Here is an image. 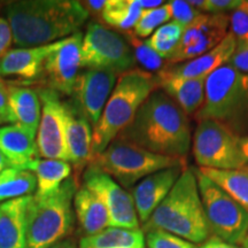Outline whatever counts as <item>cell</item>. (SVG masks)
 I'll return each instance as SVG.
<instances>
[{
  "instance_id": "obj_1",
  "label": "cell",
  "mask_w": 248,
  "mask_h": 248,
  "mask_svg": "<svg viewBox=\"0 0 248 248\" xmlns=\"http://www.w3.org/2000/svg\"><path fill=\"white\" fill-rule=\"evenodd\" d=\"M117 138L154 154L183 159L192 145L190 119L167 93L154 91Z\"/></svg>"
},
{
  "instance_id": "obj_2",
  "label": "cell",
  "mask_w": 248,
  "mask_h": 248,
  "mask_svg": "<svg viewBox=\"0 0 248 248\" xmlns=\"http://www.w3.org/2000/svg\"><path fill=\"white\" fill-rule=\"evenodd\" d=\"M5 7L13 43L20 47L47 45L74 35L90 15L75 0H21Z\"/></svg>"
},
{
  "instance_id": "obj_3",
  "label": "cell",
  "mask_w": 248,
  "mask_h": 248,
  "mask_svg": "<svg viewBox=\"0 0 248 248\" xmlns=\"http://www.w3.org/2000/svg\"><path fill=\"white\" fill-rule=\"evenodd\" d=\"M168 231L197 245L212 234L204 214L194 169H184L166 199L154 210L142 231Z\"/></svg>"
},
{
  "instance_id": "obj_4",
  "label": "cell",
  "mask_w": 248,
  "mask_h": 248,
  "mask_svg": "<svg viewBox=\"0 0 248 248\" xmlns=\"http://www.w3.org/2000/svg\"><path fill=\"white\" fill-rule=\"evenodd\" d=\"M155 75L144 69L121 74L97 125L92 129L93 156L106 148L130 123L142 104L156 91Z\"/></svg>"
},
{
  "instance_id": "obj_5",
  "label": "cell",
  "mask_w": 248,
  "mask_h": 248,
  "mask_svg": "<svg viewBox=\"0 0 248 248\" xmlns=\"http://www.w3.org/2000/svg\"><path fill=\"white\" fill-rule=\"evenodd\" d=\"M198 122L212 120L239 138L248 137V74L224 64L206 78L202 107Z\"/></svg>"
},
{
  "instance_id": "obj_6",
  "label": "cell",
  "mask_w": 248,
  "mask_h": 248,
  "mask_svg": "<svg viewBox=\"0 0 248 248\" xmlns=\"http://www.w3.org/2000/svg\"><path fill=\"white\" fill-rule=\"evenodd\" d=\"M79 186L74 175L47 199L35 200L32 197L28 212L26 248H49L70 237L76 219L73 201Z\"/></svg>"
},
{
  "instance_id": "obj_7",
  "label": "cell",
  "mask_w": 248,
  "mask_h": 248,
  "mask_svg": "<svg viewBox=\"0 0 248 248\" xmlns=\"http://www.w3.org/2000/svg\"><path fill=\"white\" fill-rule=\"evenodd\" d=\"M89 166L105 172L123 188H130L152 173L183 166V159L154 154L116 138L101 153L94 155Z\"/></svg>"
},
{
  "instance_id": "obj_8",
  "label": "cell",
  "mask_w": 248,
  "mask_h": 248,
  "mask_svg": "<svg viewBox=\"0 0 248 248\" xmlns=\"http://www.w3.org/2000/svg\"><path fill=\"white\" fill-rule=\"evenodd\" d=\"M193 169L210 232L226 243L241 245L248 232V213L199 169Z\"/></svg>"
},
{
  "instance_id": "obj_9",
  "label": "cell",
  "mask_w": 248,
  "mask_h": 248,
  "mask_svg": "<svg viewBox=\"0 0 248 248\" xmlns=\"http://www.w3.org/2000/svg\"><path fill=\"white\" fill-rule=\"evenodd\" d=\"M192 151L199 168L233 170L248 164L240 138L212 120L198 122L192 136Z\"/></svg>"
},
{
  "instance_id": "obj_10",
  "label": "cell",
  "mask_w": 248,
  "mask_h": 248,
  "mask_svg": "<svg viewBox=\"0 0 248 248\" xmlns=\"http://www.w3.org/2000/svg\"><path fill=\"white\" fill-rule=\"evenodd\" d=\"M136 59L129 42L104 24L90 22L83 35L82 68L113 71L116 75L131 70Z\"/></svg>"
},
{
  "instance_id": "obj_11",
  "label": "cell",
  "mask_w": 248,
  "mask_h": 248,
  "mask_svg": "<svg viewBox=\"0 0 248 248\" xmlns=\"http://www.w3.org/2000/svg\"><path fill=\"white\" fill-rule=\"evenodd\" d=\"M42 115L36 145L43 159L69 162L67 146V111L60 94L46 86L38 89Z\"/></svg>"
},
{
  "instance_id": "obj_12",
  "label": "cell",
  "mask_w": 248,
  "mask_h": 248,
  "mask_svg": "<svg viewBox=\"0 0 248 248\" xmlns=\"http://www.w3.org/2000/svg\"><path fill=\"white\" fill-rule=\"evenodd\" d=\"M82 43L80 31L51 43L42 74L46 88L54 90L60 95H73L82 68Z\"/></svg>"
},
{
  "instance_id": "obj_13",
  "label": "cell",
  "mask_w": 248,
  "mask_h": 248,
  "mask_svg": "<svg viewBox=\"0 0 248 248\" xmlns=\"http://www.w3.org/2000/svg\"><path fill=\"white\" fill-rule=\"evenodd\" d=\"M82 179L83 185L105 204L111 228L139 229V218L131 193L93 166L86 167Z\"/></svg>"
},
{
  "instance_id": "obj_14",
  "label": "cell",
  "mask_w": 248,
  "mask_h": 248,
  "mask_svg": "<svg viewBox=\"0 0 248 248\" xmlns=\"http://www.w3.org/2000/svg\"><path fill=\"white\" fill-rule=\"evenodd\" d=\"M229 28V14H200L184 29L177 48L168 60V63H182L207 53L228 36Z\"/></svg>"
},
{
  "instance_id": "obj_15",
  "label": "cell",
  "mask_w": 248,
  "mask_h": 248,
  "mask_svg": "<svg viewBox=\"0 0 248 248\" xmlns=\"http://www.w3.org/2000/svg\"><path fill=\"white\" fill-rule=\"evenodd\" d=\"M117 76L113 71L84 69L77 77L74 88V100L91 123L92 129L97 125L109 99Z\"/></svg>"
},
{
  "instance_id": "obj_16",
  "label": "cell",
  "mask_w": 248,
  "mask_h": 248,
  "mask_svg": "<svg viewBox=\"0 0 248 248\" xmlns=\"http://www.w3.org/2000/svg\"><path fill=\"white\" fill-rule=\"evenodd\" d=\"M183 170H184L183 166L160 170L147 176L133 187V202L139 221L142 224L150 219L154 210L166 199L173 185L178 181Z\"/></svg>"
},
{
  "instance_id": "obj_17",
  "label": "cell",
  "mask_w": 248,
  "mask_h": 248,
  "mask_svg": "<svg viewBox=\"0 0 248 248\" xmlns=\"http://www.w3.org/2000/svg\"><path fill=\"white\" fill-rule=\"evenodd\" d=\"M67 111V146L69 162L78 179L93 157L92 125L75 100L64 101Z\"/></svg>"
},
{
  "instance_id": "obj_18",
  "label": "cell",
  "mask_w": 248,
  "mask_h": 248,
  "mask_svg": "<svg viewBox=\"0 0 248 248\" xmlns=\"http://www.w3.org/2000/svg\"><path fill=\"white\" fill-rule=\"evenodd\" d=\"M234 37L230 32L216 47L192 60L177 64H166L163 69L156 73L161 77H177V78H207L210 74L228 64L234 53Z\"/></svg>"
},
{
  "instance_id": "obj_19",
  "label": "cell",
  "mask_w": 248,
  "mask_h": 248,
  "mask_svg": "<svg viewBox=\"0 0 248 248\" xmlns=\"http://www.w3.org/2000/svg\"><path fill=\"white\" fill-rule=\"evenodd\" d=\"M33 195L0 204V248H26L28 212Z\"/></svg>"
},
{
  "instance_id": "obj_20",
  "label": "cell",
  "mask_w": 248,
  "mask_h": 248,
  "mask_svg": "<svg viewBox=\"0 0 248 248\" xmlns=\"http://www.w3.org/2000/svg\"><path fill=\"white\" fill-rule=\"evenodd\" d=\"M49 48L51 44L9 49L0 60V77H17L22 80L39 78Z\"/></svg>"
},
{
  "instance_id": "obj_21",
  "label": "cell",
  "mask_w": 248,
  "mask_h": 248,
  "mask_svg": "<svg viewBox=\"0 0 248 248\" xmlns=\"http://www.w3.org/2000/svg\"><path fill=\"white\" fill-rule=\"evenodd\" d=\"M75 218L79 232L92 237L109 228V215L102 201L84 185H80L73 201Z\"/></svg>"
},
{
  "instance_id": "obj_22",
  "label": "cell",
  "mask_w": 248,
  "mask_h": 248,
  "mask_svg": "<svg viewBox=\"0 0 248 248\" xmlns=\"http://www.w3.org/2000/svg\"><path fill=\"white\" fill-rule=\"evenodd\" d=\"M0 151L13 168L26 169L38 159L36 137L16 124L0 128Z\"/></svg>"
},
{
  "instance_id": "obj_23",
  "label": "cell",
  "mask_w": 248,
  "mask_h": 248,
  "mask_svg": "<svg viewBox=\"0 0 248 248\" xmlns=\"http://www.w3.org/2000/svg\"><path fill=\"white\" fill-rule=\"evenodd\" d=\"M8 100L12 124H16L36 137L42 115L38 90L28 85L9 86Z\"/></svg>"
},
{
  "instance_id": "obj_24",
  "label": "cell",
  "mask_w": 248,
  "mask_h": 248,
  "mask_svg": "<svg viewBox=\"0 0 248 248\" xmlns=\"http://www.w3.org/2000/svg\"><path fill=\"white\" fill-rule=\"evenodd\" d=\"M157 88L162 89L186 115H195L204 101L206 78H177L155 75Z\"/></svg>"
},
{
  "instance_id": "obj_25",
  "label": "cell",
  "mask_w": 248,
  "mask_h": 248,
  "mask_svg": "<svg viewBox=\"0 0 248 248\" xmlns=\"http://www.w3.org/2000/svg\"><path fill=\"white\" fill-rule=\"evenodd\" d=\"M27 170L32 171L36 176L37 187L33 199L44 200L53 195L61 185L71 177L73 168L66 161L38 157L28 166Z\"/></svg>"
},
{
  "instance_id": "obj_26",
  "label": "cell",
  "mask_w": 248,
  "mask_h": 248,
  "mask_svg": "<svg viewBox=\"0 0 248 248\" xmlns=\"http://www.w3.org/2000/svg\"><path fill=\"white\" fill-rule=\"evenodd\" d=\"M198 169L248 213V164L233 170Z\"/></svg>"
},
{
  "instance_id": "obj_27",
  "label": "cell",
  "mask_w": 248,
  "mask_h": 248,
  "mask_svg": "<svg viewBox=\"0 0 248 248\" xmlns=\"http://www.w3.org/2000/svg\"><path fill=\"white\" fill-rule=\"evenodd\" d=\"M86 248H145V233L140 229L109 228L100 233L79 240Z\"/></svg>"
},
{
  "instance_id": "obj_28",
  "label": "cell",
  "mask_w": 248,
  "mask_h": 248,
  "mask_svg": "<svg viewBox=\"0 0 248 248\" xmlns=\"http://www.w3.org/2000/svg\"><path fill=\"white\" fill-rule=\"evenodd\" d=\"M36 176L26 169L9 167L0 173V201H9L35 194Z\"/></svg>"
},
{
  "instance_id": "obj_29",
  "label": "cell",
  "mask_w": 248,
  "mask_h": 248,
  "mask_svg": "<svg viewBox=\"0 0 248 248\" xmlns=\"http://www.w3.org/2000/svg\"><path fill=\"white\" fill-rule=\"evenodd\" d=\"M141 13L138 0H107L101 18L111 28L130 31L138 22Z\"/></svg>"
},
{
  "instance_id": "obj_30",
  "label": "cell",
  "mask_w": 248,
  "mask_h": 248,
  "mask_svg": "<svg viewBox=\"0 0 248 248\" xmlns=\"http://www.w3.org/2000/svg\"><path fill=\"white\" fill-rule=\"evenodd\" d=\"M185 27L176 21L163 24L151 37H148L146 44L153 49L157 55L164 60H169L176 51L182 38Z\"/></svg>"
},
{
  "instance_id": "obj_31",
  "label": "cell",
  "mask_w": 248,
  "mask_h": 248,
  "mask_svg": "<svg viewBox=\"0 0 248 248\" xmlns=\"http://www.w3.org/2000/svg\"><path fill=\"white\" fill-rule=\"evenodd\" d=\"M171 18V12L168 6V2L154 9L142 11L138 22L133 27V33L138 38H146L151 37L161 26Z\"/></svg>"
},
{
  "instance_id": "obj_32",
  "label": "cell",
  "mask_w": 248,
  "mask_h": 248,
  "mask_svg": "<svg viewBox=\"0 0 248 248\" xmlns=\"http://www.w3.org/2000/svg\"><path fill=\"white\" fill-rule=\"evenodd\" d=\"M126 40L131 46L136 61H138L148 73H151V71L159 73L161 69L166 67L164 59L155 53L153 49L146 44V42H142L131 31H129Z\"/></svg>"
},
{
  "instance_id": "obj_33",
  "label": "cell",
  "mask_w": 248,
  "mask_h": 248,
  "mask_svg": "<svg viewBox=\"0 0 248 248\" xmlns=\"http://www.w3.org/2000/svg\"><path fill=\"white\" fill-rule=\"evenodd\" d=\"M145 244L147 248H197V245L183 239L168 231L155 229L145 232Z\"/></svg>"
},
{
  "instance_id": "obj_34",
  "label": "cell",
  "mask_w": 248,
  "mask_h": 248,
  "mask_svg": "<svg viewBox=\"0 0 248 248\" xmlns=\"http://www.w3.org/2000/svg\"><path fill=\"white\" fill-rule=\"evenodd\" d=\"M188 4L204 14L228 15L239 8L241 0H191Z\"/></svg>"
},
{
  "instance_id": "obj_35",
  "label": "cell",
  "mask_w": 248,
  "mask_h": 248,
  "mask_svg": "<svg viewBox=\"0 0 248 248\" xmlns=\"http://www.w3.org/2000/svg\"><path fill=\"white\" fill-rule=\"evenodd\" d=\"M168 6L171 12V18L185 28L193 22L200 14H202L188 4V1H183V0H172L168 2Z\"/></svg>"
},
{
  "instance_id": "obj_36",
  "label": "cell",
  "mask_w": 248,
  "mask_h": 248,
  "mask_svg": "<svg viewBox=\"0 0 248 248\" xmlns=\"http://www.w3.org/2000/svg\"><path fill=\"white\" fill-rule=\"evenodd\" d=\"M231 35L237 44L248 43V14L241 9H235L230 16Z\"/></svg>"
},
{
  "instance_id": "obj_37",
  "label": "cell",
  "mask_w": 248,
  "mask_h": 248,
  "mask_svg": "<svg viewBox=\"0 0 248 248\" xmlns=\"http://www.w3.org/2000/svg\"><path fill=\"white\" fill-rule=\"evenodd\" d=\"M228 64L233 67L240 73L248 74V43L237 44L234 53L232 54Z\"/></svg>"
},
{
  "instance_id": "obj_38",
  "label": "cell",
  "mask_w": 248,
  "mask_h": 248,
  "mask_svg": "<svg viewBox=\"0 0 248 248\" xmlns=\"http://www.w3.org/2000/svg\"><path fill=\"white\" fill-rule=\"evenodd\" d=\"M9 85L0 77V116L5 121V123L12 124V115L9 110Z\"/></svg>"
},
{
  "instance_id": "obj_39",
  "label": "cell",
  "mask_w": 248,
  "mask_h": 248,
  "mask_svg": "<svg viewBox=\"0 0 248 248\" xmlns=\"http://www.w3.org/2000/svg\"><path fill=\"white\" fill-rule=\"evenodd\" d=\"M12 43H13L12 28L6 18L0 17V60L7 53Z\"/></svg>"
},
{
  "instance_id": "obj_40",
  "label": "cell",
  "mask_w": 248,
  "mask_h": 248,
  "mask_svg": "<svg viewBox=\"0 0 248 248\" xmlns=\"http://www.w3.org/2000/svg\"><path fill=\"white\" fill-rule=\"evenodd\" d=\"M197 248H244L238 246V245L226 243V241L219 239V238L215 237V235H212L207 239L204 243L201 244V246Z\"/></svg>"
},
{
  "instance_id": "obj_41",
  "label": "cell",
  "mask_w": 248,
  "mask_h": 248,
  "mask_svg": "<svg viewBox=\"0 0 248 248\" xmlns=\"http://www.w3.org/2000/svg\"><path fill=\"white\" fill-rule=\"evenodd\" d=\"M106 2L107 1H105V0H89V1H83L82 4L89 12V14L92 13L94 15H101L105 6H106Z\"/></svg>"
},
{
  "instance_id": "obj_42",
  "label": "cell",
  "mask_w": 248,
  "mask_h": 248,
  "mask_svg": "<svg viewBox=\"0 0 248 248\" xmlns=\"http://www.w3.org/2000/svg\"><path fill=\"white\" fill-rule=\"evenodd\" d=\"M138 4L140 6L142 11H146V9H154L160 7L166 4L162 0H138Z\"/></svg>"
},
{
  "instance_id": "obj_43",
  "label": "cell",
  "mask_w": 248,
  "mask_h": 248,
  "mask_svg": "<svg viewBox=\"0 0 248 248\" xmlns=\"http://www.w3.org/2000/svg\"><path fill=\"white\" fill-rule=\"evenodd\" d=\"M49 248H78V246H77L75 238H74L73 235H70V237L59 241V243L53 245V246Z\"/></svg>"
},
{
  "instance_id": "obj_44",
  "label": "cell",
  "mask_w": 248,
  "mask_h": 248,
  "mask_svg": "<svg viewBox=\"0 0 248 248\" xmlns=\"http://www.w3.org/2000/svg\"><path fill=\"white\" fill-rule=\"evenodd\" d=\"M240 147H241V151H243L245 159H246L248 163V137L240 138Z\"/></svg>"
},
{
  "instance_id": "obj_45",
  "label": "cell",
  "mask_w": 248,
  "mask_h": 248,
  "mask_svg": "<svg viewBox=\"0 0 248 248\" xmlns=\"http://www.w3.org/2000/svg\"><path fill=\"white\" fill-rule=\"evenodd\" d=\"M9 167H11V164H9L8 160L6 159L5 155L1 153V151H0V173L4 171V170L9 168Z\"/></svg>"
},
{
  "instance_id": "obj_46",
  "label": "cell",
  "mask_w": 248,
  "mask_h": 248,
  "mask_svg": "<svg viewBox=\"0 0 248 248\" xmlns=\"http://www.w3.org/2000/svg\"><path fill=\"white\" fill-rule=\"evenodd\" d=\"M239 9H241V11L246 12V13L248 14V0H241V4L239 6Z\"/></svg>"
},
{
  "instance_id": "obj_47",
  "label": "cell",
  "mask_w": 248,
  "mask_h": 248,
  "mask_svg": "<svg viewBox=\"0 0 248 248\" xmlns=\"http://www.w3.org/2000/svg\"><path fill=\"white\" fill-rule=\"evenodd\" d=\"M241 245H243L244 248H248V232H247L246 237L244 238V240H243V243H241Z\"/></svg>"
},
{
  "instance_id": "obj_48",
  "label": "cell",
  "mask_w": 248,
  "mask_h": 248,
  "mask_svg": "<svg viewBox=\"0 0 248 248\" xmlns=\"http://www.w3.org/2000/svg\"><path fill=\"white\" fill-rule=\"evenodd\" d=\"M1 124H6L5 123V121H4V119H2L1 116H0V128H1Z\"/></svg>"
},
{
  "instance_id": "obj_49",
  "label": "cell",
  "mask_w": 248,
  "mask_h": 248,
  "mask_svg": "<svg viewBox=\"0 0 248 248\" xmlns=\"http://www.w3.org/2000/svg\"><path fill=\"white\" fill-rule=\"evenodd\" d=\"M4 6H5V5H4V2H0V11H1V8L4 7Z\"/></svg>"
},
{
  "instance_id": "obj_50",
  "label": "cell",
  "mask_w": 248,
  "mask_h": 248,
  "mask_svg": "<svg viewBox=\"0 0 248 248\" xmlns=\"http://www.w3.org/2000/svg\"><path fill=\"white\" fill-rule=\"evenodd\" d=\"M79 248H86V247H83V246H79Z\"/></svg>"
}]
</instances>
